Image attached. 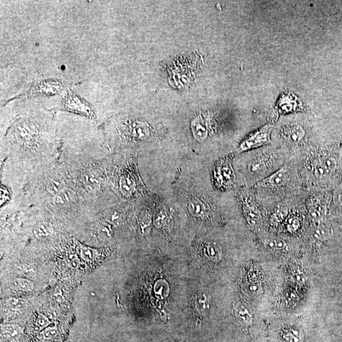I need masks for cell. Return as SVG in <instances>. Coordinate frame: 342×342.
<instances>
[{"label": "cell", "instance_id": "obj_1", "mask_svg": "<svg viewBox=\"0 0 342 342\" xmlns=\"http://www.w3.org/2000/svg\"><path fill=\"white\" fill-rule=\"evenodd\" d=\"M11 133L18 143L23 145H29L36 140L39 131L31 122L18 119L12 126Z\"/></svg>", "mask_w": 342, "mask_h": 342}, {"label": "cell", "instance_id": "obj_2", "mask_svg": "<svg viewBox=\"0 0 342 342\" xmlns=\"http://www.w3.org/2000/svg\"><path fill=\"white\" fill-rule=\"evenodd\" d=\"M272 127H273L272 124H267L261 129L251 134L240 144L241 150L242 151L251 150V149L260 147L270 144Z\"/></svg>", "mask_w": 342, "mask_h": 342}, {"label": "cell", "instance_id": "obj_3", "mask_svg": "<svg viewBox=\"0 0 342 342\" xmlns=\"http://www.w3.org/2000/svg\"><path fill=\"white\" fill-rule=\"evenodd\" d=\"M63 108L85 115L90 119H95V114L90 105L72 93L69 94L65 100Z\"/></svg>", "mask_w": 342, "mask_h": 342}, {"label": "cell", "instance_id": "obj_4", "mask_svg": "<svg viewBox=\"0 0 342 342\" xmlns=\"http://www.w3.org/2000/svg\"><path fill=\"white\" fill-rule=\"evenodd\" d=\"M304 109V106L301 100L291 92L283 93L276 105V110L282 114L303 110Z\"/></svg>", "mask_w": 342, "mask_h": 342}, {"label": "cell", "instance_id": "obj_5", "mask_svg": "<svg viewBox=\"0 0 342 342\" xmlns=\"http://www.w3.org/2000/svg\"><path fill=\"white\" fill-rule=\"evenodd\" d=\"M337 167V162L334 157L324 156L317 160L314 165V175L318 179L328 178L334 173Z\"/></svg>", "mask_w": 342, "mask_h": 342}, {"label": "cell", "instance_id": "obj_6", "mask_svg": "<svg viewBox=\"0 0 342 342\" xmlns=\"http://www.w3.org/2000/svg\"><path fill=\"white\" fill-rule=\"evenodd\" d=\"M289 178L288 169L283 167L260 182L262 187H279L286 184Z\"/></svg>", "mask_w": 342, "mask_h": 342}, {"label": "cell", "instance_id": "obj_7", "mask_svg": "<svg viewBox=\"0 0 342 342\" xmlns=\"http://www.w3.org/2000/svg\"><path fill=\"white\" fill-rule=\"evenodd\" d=\"M191 128L194 137L197 141L201 142L206 139L208 130H207V125L202 118L198 117L195 119L192 123Z\"/></svg>", "mask_w": 342, "mask_h": 342}, {"label": "cell", "instance_id": "obj_8", "mask_svg": "<svg viewBox=\"0 0 342 342\" xmlns=\"http://www.w3.org/2000/svg\"><path fill=\"white\" fill-rule=\"evenodd\" d=\"M326 209L319 201H312L309 206V215L312 221L320 222L326 215Z\"/></svg>", "mask_w": 342, "mask_h": 342}, {"label": "cell", "instance_id": "obj_9", "mask_svg": "<svg viewBox=\"0 0 342 342\" xmlns=\"http://www.w3.org/2000/svg\"><path fill=\"white\" fill-rule=\"evenodd\" d=\"M83 183L88 192H94L100 186V177L93 169L88 170L83 175Z\"/></svg>", "mask_w": 342, "mask_h": 342}, {"label": "cell", "instance_id": "obj_10", "mask_svg": "<svg viewBox=\"0 0 342 342\" xmlns=\"http://www.w3.org/2000/svg\"><path fill=\"white\" fill-rule=\"evenodd\" d=\"M234 311L237 320L242 324L249 326L252 323V314L247 306L242 304H236L234 306Z\"/></svg>", "mask_w": 342, "mask_h": 342}, {"label": "cell", "instance_id": "obj_11", "mask_svg": "<svg viewBox=\"0 0 342 342\" xmlns=\"http://www.w3.org/2000/svg\"><path fill=\"white\" fill-rule=\"evenodd\" d=\"M244 212L247 221L252 226H259L261 221V213L253 203H247L244 205Z\"/></svg>", "mask_w": 342, "mask_h": 342}, {"label": "cell", "instance_id": "obj_12", "mask_svg": "<svg viewBox=\"0 0 342 342\" xmlns=\"http://www.w3.org/2000/svg\"><path fill=\"white\" fill-rule=\"evenodd\" d=\"M75 198L74 191L70 188H64L54 195L53 201L55 205H64L73 202Z\"/></svg>", "mask_w": 342, "mask_h": 342}, {"label": "cell", "instance_id": "obj_13", "mask_svg": "<svg viewBox=\"0 0 342 342\" xmlns=\"http://www.w3.org/2000/svg\"><path fill=\"white\" fill-rule=\"evenodd\" d=\"M119 185L121 194L124 196L131 197L135 192V182L129 175H123L121 176Z\"/></svg>", "mask_w": 342, "mask_h": 342}, {"label": "cell", "instance_id": "obj_14", "mask_svg": "<svg viewBox=\"0 0 342 342\" xmlns=\"http://www.w3.org/2000/svg\"><path fill=\"white\" fill-rule=\"evenodd\" d=\"M2 333L7 341L16 342L22 335V329L18 324H7L2 327Z\"/></svg>", "mask_w": 342, "mask_h": 342}, {"label": "cell", "instance_id": "obj_15", "mask_svg": "<svg viewBox=\"0 0 342 342\" xmlns=\"http://www.w3.org/2000/svg\"><path fill=\"white\" fill-rule=\"evenodd\" d=\"M4 306L12 312H20L26 309L28 302L20 298L10 297L4 302Z\"/></svg>", "mask_w": 342, "mask_h": 342}, {"label": "cell", "instance_id": "obj_16", "mask_svg": "<svg viewBox=\"0 0 342 342\" xmlns=\"http://www.w3.org/2000/svg\"><path fill=\"white\" fill-rule=\"evenodd\" d=\"M188 209L191 215L195 217H203L206 215L205 205L198 199H192L189 201Z\"/></svg>", "mask_w": 342, "mask_h": 342}, {"label": "cell", "instance_id": "obj_17", "mask_svg": "<svg viewBox=\"0 0 342 342\" xmlns=\"http://www.w3.org/2000/svg\"><path fill=\"white\" fill-rule=\"evenodd\" d=\"M132 135L138 139H145L149 134L148 128L141 122H134L131 126Z\"/></svg>", "mask_w": 342, "mask_h": 342}, {"label": "cell", "instance_id": "obj_18", "mask_svg": "<svg viewBox=\"0 0 342 342\" xmlns=\"http://www.w3.org/2000/svg\"><path fill=\"white\" fill-rule=\"evenodd\" d=\"M12 288L18 291H31L35 288L32 281L28 278H17L12 283Z\"/></svg>", "mask_w": 342, "mask_h": 342}, {"label": "cell", "instance_id": "obj_19", "mask_svg": "<svg viewBox=\"0 0 342 342\" xmlns=\"http://www.w3.org/2000/svg\"><path fill=\"white\" fill-rule=\"evenodd\" d=\"M263 243L266 248L272 251H283L287 248V243L280 238H266Z\"/></svg>", "mask_w": 342, "mask_h": 342}, {"label": "cell", "instance_id": "obj_20", "mask_svg": "<svg viewBox=\"0 0 342 342\" xmlns=\"http://www.w3.org/2000/svg\"><path fill=\"white\" fill-rule=\"evenodd\" d=\"M53 227L48 222H41L35 226L33 233L37 238H47L53 233Z\"/></svg>", "mask_w": 342, "mask_h": 342}, {"label": "cell", "instance_id": "obj_21", "mask_svg": "<svg viewBox=\"0 0 342 342\" xmlns=\"http://www.w3.org/2000/svg\"><path fill=\"white\" fill-rule=\"evenodd\" d=\"M331 235H332V232H331V229L327 227L324 224H319L314 229V238L321 242H325V241L329 240Z\"/></svg>", "mask_w": 342, "mask_h": 342}, {"label": "cell", "instance_id": "obj_22", "mask_svg": "<svg viewBox=\"0 0 342 342\" xmlns=\"http://www.w3.org/2000/svg\"><path fill=\"white\" fill-rule=\"evenodd\" d=\"M305 136V131L300 125H293L289 129L288 136L289 141L293 143H299Z\"/></svg>", "mask_w": 342, "mask_h": 342}, {"label": "cell", "instance_id": "obj_23", "mask_svg": "<svg viewBox=\"0 0 342 342\" xmlns=\"http://www.w3.org/2000/svg\"><path fill=\"white\" fill-rule=\"evenodd\" d=\"M288 215V209L284 205H280L276 208L270 217L272 224H278L284 221Z\"/></svg>", "mask_w": 342, "mask_h": 342}, {"label": "cell", "instance_id": "obj_24", "mask_svg": "<svg viewBox=\"0 0 342 342\" xmlns=\"http://www.w3.org/2000/svg\"><path fill=\"white\" fill-rule=\"evenodd\" d=\"M283 339L287 342H303L304 336L299 329L289 328L283 333Z\"/></svg>", "mask_w": 342, "mask_h": 342}, {"label": "cell", "instance_id": "obj_25", "mask_svg": "<svg viewBox=\"0 0 342 342\" xmlns=\"http://www.w3.org/2000/svg\"><path fill=\"white\" fill-rule=\"evenodd\" d=\"M208 254L216 261H219L222 256V251L219 245L216 243H209L207 246Z\"/></svg>", "mask_w": 342, "mask_h": 342}, {"label": "cell", "instance_id": "obj_26", "mask_svg": "<svg viewBox=\"0 0 342 342\" xmlns=\"http://www.w3.org/2000/svg\"><path fill=\"white\" fill-rule=\"evenodd\" d=\"M301 225L299 219L296 216H291L289 217L287 223V230L289 232H295L299 228Z\"/></svg>", "mask_w": 342, "mask_h": 342}, {"label": "cell", "instance_id": "obj_27", "mask_svg": "<svg viewBox=\"0 0 342 342\" xmlns=\"http://www.w3.org/2000/svg\"><path fill=\"white\" fill-rule=\"evenodd\" d=\"M63 188H64L62 187V184L56 180L50 182L47 186L48 192L54 195L57 194Z\"/></svg>", "mask_w": 342, "mask_h": 342}, {"label": "cell", "instance_id": "obj_28", "mask_svg": "<svg viewBox=\"0 0 342 342\" xmlns=\"http://www.w3.org/2000/svg\"><path fill=\"white\" fill-rule=\"evenodd\" d=\"M49 318L47 316L44 314H39L37 316V318L36 320V324L38 326V328H45L49 323Z\"/></svg>", "mask_w": 342, "mask_h": 342}, {"label": "cell", "instance_id": "obj_29", "mask_svg": "<svg viewBox=\"0 0 342 342\" xmlns=\"http://www.w3.org/2000/svg\"><path fill=\"white\" fill-rule=\"evenodd\" d=\"M10 194L9 190L5 186L1 187V205H5L10 200Z\"/></svg>", "mask_w": 342, "mask_h": 342}, {"label": "cell", "instance_id": "obj_30", "mask_svg": "<svg viewBox=\"0 0 342 342\" xmlns=\"http://www.w3.org/2000/svg\"><path fill=\"white\" fill-rule=\"evenodd\" d=\"M333 201L337 206L342 207V186L335 191L333 195Z\"/></svg>", "mask_w": 342, "mask_h": 342}, {"label": "cell", "instance_id": "obj_31", "mask_svg": "<svg viewBox=\"0 0 342 342\" xmlns=\"http://www.w3.org/2000/svg\"><path fill=\"white\" fill-rule=\"evenodd\" d=\"M94 251L88 247H83L81 250V254L83 259L90 260L93 259Z\"/></svg>", "mask_w": 342, "mask_h": 342}, {"label": "cell", "instance_id": "obj_32", "mask_svg": "<svg viewBox=\"0 0 342 342\" xmlns=\"http://www.w3.org/2000/svg\"><path fill=\"white\" fill-rule=\"evenodd\" d=\"M18 269H20V272H23V274H24L25 276H33L34 272L32 268H29V266H23L22 267Z\"/></svg>", "mask_w": 342, "mask_h": 342}, {"label": "cell", "instance_id": "obj_33", "mask_svg": "<svg viewBox=\"0 0 342 342\" xmlns=\"http://www.w3.org/2000/svg\"><path fill=\"white\" fill-rule=\"evenodd\" d=\"M48 318H55L58 316V312L53 308H50L45 312Z\"/></svg>", "mask_w": 342, "mask_h": 342}, {"label": "cell", "instance_id": "obj_34", "mask_svg": "<svg viewBox=\"0 0 342 342\" xmlns=\"http://www.w3.org/2000/svg\"><path fill=\"white\" fill-rule=\"evenodd\" d=\"M165 216H166V215H165L164 212H160V213H159L158 216H157L156 219V222L157 225L160 226L162 224L163 219H164Z\"/></svg>", "mask_w": 342, "mask_h": 342}, {"label": "cell", "instance_id": "obj_35", "mask_svg": "<svg viewBox=\"0 0 342 342\" xmlns=\"http://www.w3.org/2000/svg\"><path fill=\"white\" fill-rule=\"evenodd\" d=\"M56 333H57V331L55 328H49L46 330L45 335L48 338L53 337L56 335Z\"/></svg>", "mask_w": 342, "mask_h": 342}]
</instances>
